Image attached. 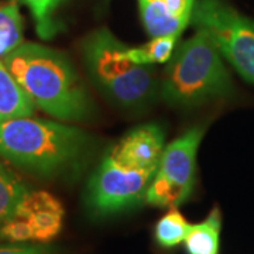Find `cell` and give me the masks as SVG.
Returning <instances> with one entry per match:
<instances>
[{"label":"cell","mask_w":254,"mask_h":254,"mask_svg":"<svg viewBox=\"0 0 254 254\" xmlns=\"http://www.w3.org/2000/svg\"><path fill=\"white\" fill-rule=\"evenodd\" d=\"M1 60L37 108L63 122L89 116L92 105L85 86L61 53L21 43Z\"/></svg>","instance_id":"obj_1"},{"label":"cell","mask_w":254,"mask_h":254,"mask_svg":"<svg viewBox=\"0 0 254 254\" xmlns=\"http://www.w3.org/2000/svg\"><path fill=\"white\" fill-rule=\"evenodd\" d=\"M88 136L71 126L31 116L0 122V155L40 175H53L75 163Z\"/></svg>","instance_id":"obj_2"},{"label":"cell","mask_w":254,"mask_h":254,"mask_svg":"<svg viewBox=\"0 0 254 254\" xmlns=\"http://www.w3.org/2000/svg\"><path fill=\"white\" fill-rule=\"evenodd\" d=\"M233 92L223 57L202 30L174 51L164 75L161 93L173 105H198Z\"/></svg>","instance_id":"obj_3"},{"label":"cell","mask_w":254,"mask_h":254,"mask_svg":"<svg viewBox=\"0 0 254 254\" xmlns=\"http://www.w3.org/2000/svg\"><path fill=\"white\" fill-rule=\"evenodd\" d=\"M122 44L102 28L82 44V53L92 82L110 102L122 108L144 106L154 98L157 79L151 65L133 63Z\"/></svg>","instance_id":"obj_4"},{"label":"cell","mask_w":254,"mask_h":254,"mask_svg":"<svg viewBox=\"0 0 254 254\" xmlns=\"http://www.w3.org/2000/svg\"><path fill=\"white\" fill-rule=\"evenodd\" d=\"M237 73L254 83V21L225 0H195L190 17Z\"/></svg>","instance_id":"obj_5"},{"label":"cell","mask_w":254,"mask_h":254,"mask_svg":"<svg viewBox=\"0 0 254 254\" xmlns=\"http://www.w3.org/2000/svg\"><path fill=\"white\" fill-rule=\"evenodd\" d=\"M157 167H140L112 147L88 185V206L98 215L131 208L145 198Z\"/></svg>","instance_id":"obj_6"},{"label":"cell","mask_w":254,"mask_h":254,"mask_svg":"<svg viewBox=\"0 0 254 254\" xmlns=\"http://www.w3.org/2000/svg\"><path fill=\"white\" fill-rule=\"evenodd\" d=\"M203 128L193 127L164 147L144 200L158 208H177L188 199L193 190L196 153Z\"/></svg>","instance_id":"obj_7"},{"label":"cell","mask_w":254,"mask_h":254,"mask_svg":"<svg viewBox=\"0 0 254 254\" xmlns=\"http://www.w3.org/2000/svg\"><path fill=\"white\" fill-rule=\"evenodd\" d=\"M10 218L17 219L26 226L31 242L48 243L61 232L64 209L51 193L28 190Z\"/></svg>","instance_id":"obj_8"},{"label":"cell","mask_w":254,"mask_h":254,"mask_svg":"<svg viewBox=\"0 0 254 254\" xmlns=\"http://www.w3.org/2000/svg\"><path fill=\"white\" fill-rule=\"evenodd\" d=\"M195 0H138L144 28L151 38L178 36L188 26Z\"/></svg>","instance_id":"obj_9"},{"label":"cell","mask_w":254,"mask_h":254,"mask_svg":"<svg viewBox=\"0 0 254 254\" xmlns=\"http://www.w3.org/2000/svg\"><path fill=\"white\" fill-rule=\"evenodd\" d=\"M119 154L140 167H158L164 151V134L155 125L131 130L113 145Z\"/></svg>","instance_id":"obj_10"},{"label":"cell","mask_w":254,"mask_h":254,"mask_svg":"<svg viewBox=\"0 0 254 254\" xmlns=\"http://www.w3.org/2000/svg\"><path fill=\"white\" fill-rule=\"evenodd\" d=\"M34 112L36 105L0 58V122L31 116Z\"/></svg>","instance_id":"obj_11"},{"label":"cell","mask_w":254,"mask_h":254,"mask_svg":"<svg viewBox=\"0 0 254 254\" xmlns=\"http://www.w3.org/2000/svg\"><path fill=\"white\" fill-rule=\"evenodd\" d=\"M222 229V215L219 208L212 209L203 222L190 225L185 237L188 254H219V240Z\"/></svg>","instance_id":"obj_12"},{"label":"cell","mask_w":254,"mask_h":254,"mask_svg":"<svg viewBox=\"0 0 254 254\" xmlns=\"http://www.w3.org/2000/svg\"><path fill=\"white\" fill-rule=\"evenodd\" d=\"M17 0L0 3V58L23 43V20Z\"/></svg>","instance_id":"obj_13"},{"label":"cell","mask_w":254,"mask_h":254,"mask_svg":"<svg viewBox=\"0 0 254 254\" xmlns=\"http://www.w3.org/2000/svg\"><path fill=\"white\" fill-rule=\"evenodd\" d=\"M178 36L154 37L151 41L141 47L128 48L126 47V55L138 65H151V64H161L170 61L173 57L177 46Z\"/></svg>","instance_id":"obj_14"},{"label":"cell","mask_w":254,"mask_h":254,"mask_svg":"<svg viewBox=\"0 0 254 254\" xmlns=\"http://www.w3.org/2000/svg\"><path fill=\"white\" fill-rule=\"evenodd\" d=\"M190 227V225L181 212L177 208H171V210L167 212L155 225V240L165 249L175 247L185 242Z\"/></svg>","instance_id":"obj_15"},{"label":"cell","mask_w":254,"mask_h":254,"mask_svg":"<svg viewBox=\"0 0 254 254\" xmlns=\"http://www.w3.org/2000/svg\"><path fill=\"white\" fill-rule=\"evenodd\" d=\"M28 188L17 175L0 164V226L13 215L23 195Z\"/></svg>","instance_id":"obj_16"},{"label":"cell","mask_w":254,"mask_h":254,"mask_svg":"<svg viewBox=\"0 0 254 254\" xmlns=\"http://www.w3.org/2000/svg\"><path fill=\"white\" fill-rule=\"evenodd\" d=\"M17 1L26 4L30 9L36 23L38 36L43 38H51L54 36L58 30L54 14L64 0H17Z\"/></svg>","instance_id":"obj_17"},{"label":"cell","mask_w":254,"mask_h":254,"mask_svg":"<svg viewBox=\"0 0 254 254\" xmlns=\"http://www.w3.org/2000/svg\"><path fill=\"white\" fill-rule=\"evenodd\" d=\"M0 254H55L51 247L44 243H10L0 245Z\"/></svg>","instance_id":"obj_18"}]
</instances>
